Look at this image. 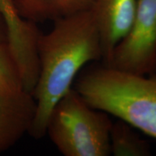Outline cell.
<instances>
[{
  "label": "cell",
  "instance_id": "3",
  "mask_svg": "<svg viewBox=\"0 0 156 156\" xmlns=\"http://www.w3.org/2000/svg\"><path fill=\"white\" fill-rule=\"evenodd\" d=\"M112 124L108 114L93 108L72 87L51 112L46 134L64 156H108Z\"/></svg>",
  "mask_w": 156,
  "mask_h": 156
},
{
  "label": "cell",
  "instance_id": "8",
  "mask_svg": "<svg viewBox=\"0 0 156 156\" xmlns=\"http://www.w3.org/2000/svg\"><path fill=\"white\" fill-rule=\"evenodd\" d=\"M20 16L38 23L90 9L93 0H11Z\"/></svg>",
  "mask_w": 156,
  "mask_h": 156
},
{
  "label": "cell",
  "instance_id": "6",
  "mask_svg": "<svg viewBox=\"0 0 156 156\" xmlns=\"http://www.w3.org/2000/svg\"><path fill=\"white\" fill-rule=\"evenodd\" d=\"M36 103L25 90L0 94V154L13 147L30 131Z\"/></svg>",
  "mask_w": 156,
  "mask_h": 156
},
{
  "label": "cell",
  "instance_id": "2",
  "mask_svg": "<svg viewBox=\"0 0 156 156\" xmlns=\"http://www.w3.org/2000/svg\"><path fill=\"white\" fill-rule=\"evenodd\" d=\"M74 83L93 108L156 139V73L136 75L95 62L82 69Z\"/></svg>",
  "mask_w": 156,
  "mask_h": 156
},
{
  "label": "cell",
  "instance_id": "1",
  "mask_svg": "<svg viewBox=\"0 0 156 156\" xmlns=\"http://www.w3.org/2000/svg\"><path fill=\"white\" fill-rule=\"evenodd\" d=\"M38 55L39 75L32 93L36 112L28 132L35 139L46 135L51 112L81 70L88 63L102 61L101 36L91 9L54 21L51 30L39 37Z\"/></svg>",
  "mask_w": 156,
  "mask_h": 156
},
{
  "label": "cell",
  "instance_id": "11",
  "mask_svg": "<svg viewBox=\"0 0 156 156\" xmlns=\"http://www.w3.org/2000/svg\"><path fill=\"white\" fill-rule=\"evenodd\" d=\"M0 42H7V27L1 14H0Z\"/></svg>",
  "mask_w": 156,
  "mask_h": 156
},
{
  "label": "cell",
  "instance_id": "10",
  "mask_svg": "<svg viewBox=\"0 0 156 156\" xmlns=\"http://www.w3.org/2000/svg\"><path fill=\"white\" fill-rule=\"evenodd\" d=\"M23 90H24L18 65L8 43L0 42V94Z\"/></svg>",
  "mask_w": 156,
  "mask_h": 156
},
{
  "label": "cell",
  "instance_id": "7",
  "mask_svg": "<svg viewBox=\"0 0 156 156\" xmlns=\"http://www.w3.org/2000/svg\"><path fill=\"white\" fill-rule=\"evenodd\" d=\"M0 14L7 30V42L20 64L34 61L38 54V41L41 31L37 24L23 19L15 10L11 0H0Z\"/></svg>",
  "mask_w": 156,
  "mask_h": 156
},
{
  "label": "cell",
  "instance_id": "4",
  "mask_svg": "<svg viewBox=\"0 0 156 156\" xmlns=\"http://www.w3.org/2000/svg\"><path fill=\"white\" fill-rule=\"evenodd\" d=\"M156 65V0H136L131 28L119 43L108 66L136 75L153 73Z\"/></svg>",
  "mask_w": 156,
  "mask_h": 156
},
{
  "label": "cell",
  "instance_id": "12",
  "mask_svg": "<svg viewBox=\"0 0 156 156\" xmlns=\"http://www.w3.org/2000/svg\"><path fill=\"white\" fill-rule=\"evenodd\" d=\"M156 73V65H155V69H154V72H153V73Z\"/></svg>",
  "mask_w": 156,
  "mask_h": 156
},
{
  "label": "cell",
  "instance_id": "9",
  "mask_svg": "<svg viewBox=\"0 0 156 156\" xmlns=\"http://www.w3.org/2000/svg\"><path fill=\"white\" fill-rule=\"evenodd\" d=\"M111 154L115 156H147L151 155L148 142L124 121L113 122L110 131Z\"/></svg>",
  "mask_w": 156,
  "mask_h": 156
},
{
  "label": "cell",
  "instance_id": "5",
  "mask_svg": "<svg viewBox=\"0 0 156 156\" xmlns=\"http://www.w3.org/2000/svg\"><path fill=\"white\" fill-rule=\"evenodd\" d=\"M136 0H93L91 7L103 48V64L108 65L115 48L131 28Z\"/></svg>",
  "mask_w": 156,
  "mask_h": 156
}]
</instances>
